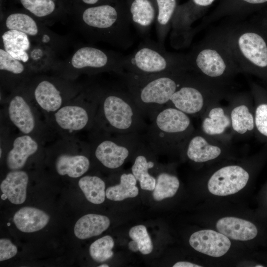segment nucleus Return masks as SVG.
Segmentation results:
<instances>
[{"label": "nucleus", "mask_w": 267, "mask_h": 267, "mask_svg": "<svg viewBox=\"0 0 267 267\" xmlns=\"http://www.w3.org/2000/svg\"><path fill=\"white\" fill-rule=\"evenodd\" d=\"M122 65L124 72L141 75L188 71L186 55L168 52L148 38L133 52L123 56Z\"/></svg>", "instance_id": "0eeeda50"}, {"label": "nucleus", "mask_w": 267, "mask_h": 267, "mask_svg": "<svg viewBox=\"0 0 267 267\" xmlns=\"http://www.w3.org/2000/svg\"><path fill=\"white\" fill-rule=\"evenodd\" d=\"M89 131L90 152L100 164L110 170L120 168L144 140L139 133L114 134L93 129Z\"/></svg>", "instance_id": "1a4fd4ad"}, {"label": "nucleus", "mask_w": 267, "mask_h": 267, "mask_svg": "<svg viewBox=\"0 0 267 267\" xmlns=\"http://www.w3.org/2000/svg\"><path fill=\"white\" fill-rule=\"evenodd\" d=\"M184 147L188 158L197 163L215 159L222 152L220 147L209 143L204 137L199 135L190 136Z\"/></svg>", "instance_id": "393cba45"}, {"label": "nucleus", "mask_w": 267, "mask_h": 267, "mask_svg": "<svg viewBox=\"0 0 267 267\" xmlns=\"http://www.w3.org/2000/svg\"><path fill=\"white\" fill-rule=\"evenodd\" d=\"M215 0H191L187 5L177 9L172 24L171 40L181 45L189 44L194 34L192 24Z\"/></svg>", "instance_id": "4468645a"}, {"label": "nucleus", "mask_w": 267, "mask_h": 267, "mask_svg": "<svg viewBox=\"0 0 267 267\" xmlns=\"http://www.w3.org/2000/svg\"><path fill=\"white\" fill-rule=\"evenodd\" d=\"M204 90V81L188 71L167 105L173 106L188 115L197 114L204 105L206 92Z\"/></svg>", "instance_id": "ddd939ff"}, {"label": "nucleus", "mask_w": 267, "mask_h": 267, "mask_svg": "<svg viewBox=\"0 0 267 267\" xmlns=\"http://www.w3.org/2000/svg\"><path fill=\"white\" fill-rule=\"evenodd\" d=\"M129 249L133 252L139 251L137 243L134 240L130 242L128 244Z\"/></svg>", "instance_id": "a19ab883"}, {"label": "nucleus", "mask_w": 267, "mask_h": 267, "mask_svg": "<svg viewBox=\"0 0 267 267\" xmlns=\"http://www.w3.org/2000/svg\"><path fill=\"white\" fill-rule=\"evenodd\" d=\"M49 219V216L41 210L24 207L15 213L13 222L20 231L31 233L43 229L48 223Z\"/></svg>", "instance_id": "b1692460"}, {"label": "nucleus", "mask_w": 267, "mask_h": 267, "mask_svg": "<svg viewBox=\"0 0 267 267\" xmlns=\"http://www.w3.org/2000/svg\"><path fill=\"white\" fill-rule=\"evenodd\" d=\"M82 1L85 4L88 5H94L97 3L99 0H82Z\"/></svg>", "instance_id": "79ce46f5"}, {"label": "nucleus", "mask_w": 267, "mask_h": 267, "mask_svg": "<svg viewBox=\"0 0 267 267\" xmlns=\"http://www.w3.org/2000/svg\"><path fill=\"white\" fill-rule=\"evenodd\" d=\"M157 9L156 30L157 42L164 46L166 37L172 28L177 9L178 0H155Z\"/></svg>", "instance_id": "a878e982"}, {"label": "nucleus", "mask_w": 267, "mask_h": 267, "mask_svg": "<svg viewBox=\"0 0 267 267\" xmlns=\"http://www.w3.org/2000/svg\"><path fill=\"white\" fill-rule=\"evenodd\" d=\"M59 78L41 77L25 84L31 98L45 121L76 96L83 88L75 86L67 79Z\"/></svg>", "instance_id": "9d476101"}, {"label": "nucleus", "mask_w": 267, "mask_h": 267, "mask_svg": "<svg viewBox=\"0 0 267 267\" xmlns=\"http://www.w3.org/2000/svg\"><path fill=\"white\" fill-rule=\"evenodd\" d=\"M123 56L114 51L91 46H82L70 58L69 67L71 70L66 74V79L69 74L73 76V74H94L103 72H112L121 76L124 72L122 65Z\"/></svg>", "instance_id": "f8f14e48"}, {"label": "nucleus", "mask_w": 267, "mask_h": 267, "mask_svg": "<svg viewBox=\"0 0 267 267\" xmlns=\"http://www.w3.org/2000/svg\"><path fill=\"white\" fill-rule=\"evenodd\" d=\"M8 124L19 134L30 135L45 144L53 134L24 84L12 91L4 102Z\"/></svg>", "instance_id": "6e6552de"}, {"label": "nucleus", "mask_w": 267, "mask_h": 267, "mask_svg": "<svg viewBox=\"0 0 267 267\" xmlns=\"http://www.w3.org/2000/svg\"><path fill=\"white\" fill-rule=\"evenodd\" d=\"M188 72L152 75L124 72L121 76L144 117L151 121L159 111L167 105Z\"/></svg>", "instance_id": "7ed1b4c3"}, {"label": "nucleus", "mask_w": 267, "mask_h": 267, "mask_svg": "<svg viewBox=\"0 0 267 267\" xmlns=\"http://www.w3.org/2000/svg\"><path fill=\"white\" fill-rule=\"evenodd\" d=\"M131 238L137 244L139 251L143 255L151 253L153 246L146 227L143 225L132 227L129 232Z\"/></svg>", "instance_id": "c9c22d12"}, {"label": "nucleus", "mask_w": 267, "mask_h": 267, "mask_svg": "<svg viewBox=\"0 0 267 267\" xmlns=\"http://www.w3.org/2000/svg\"><path fill=\"white\" fill-rule=\"evenodd\" d=\"M238 2H237L234 4H232L225 8H223L221 10L218 11L215 13L213 14L211 16L207 18L205 20L206 23H210L217 19L218 18L222 17L223 16L227 15H233L236 10V9L240 6L241 4L243 5L242 7H244L245 4L249 5L259 4L267 2V0H238Z\"/></svg>", "instance_id": "e433bc0d"}, {"label": "nucleus", "mask_w": 267, "mask_h": 267, "mask_svg": "<svg viewBox=\"0 0 267 267\" xmlns=\"http://www.w3.org/2000/svg\"><path fill=\"white\" fill-rule=\"evenodd\" d=\"M17 253L16 246L6 238L0 239V261L8 260L15 256Z\"/></svg>", "instance_id": "58836bf2"}, {"label": "nucleus", "mask_w": 267, "mask_h": 267, "mask_svg": "<svg viewBox=\"0 0 267 267\" xmlns=\"http://www.w3.org/2000/svg\"><path fill=\"white\" fill-rule=\"evenodd\" d=\"M231 125L238 134H244L252 131L255 126V119L249 108L241 104L234 107L230 114Z\"/></svg>", "instance_id": "473e14b6"}, {"label": "nucleus", "mask_w": 267, "mask_h": 267, "mask_svg": "<svg viewBox=\"0 0 267 267\" xmlns=\"http://www.w3.org/2000/svg\"><path fill=\"white\" fill-rule=\"evenodd\" d=\"M7 30H15L26 34L30 37L40 38L43 34L41 26L30 15L23 13H13L5 19Z\"/></svg>", "instance_id": "cd10ccee"}, {"label": "nucleus", "mask_w": 267, "mask_h": 267, "mask_svg": "<svg viewBox=\"0 0 267 267\" xmlns=\"http://www.w3.org/2000/svg\"><path fill=\"white\" fill-rule=\"evenodd\" d=\"M189 243L196 251L213 257L222 256L231 246L227 236L212 229H203L193 233Z\"/></svg>", "instance_id": "f3484780"}, {"label": "nucleus", "mask_w": 267, "mask_h": 267, "mask_svg": "<svg viewBox=\"0 0 267 267\" xmlns=\"http://www.w3.org/2000/svg\"><path fill=\"white\" fill-rule=\"evenodd\" d=\"M191 131L189 115L167 105L150 121L143 137L154 152H166L184 147Z\"/></svg>", "instance_id": "423d86ee"}, {"label": "nucleus", "mask_w": 267, "mask_h": 267, "mask_svg": "<svg viewBox=\"0 0 267 267\" xmlns=\"http://www.w3.org/2000/svg\"><path fill=\"white\" fill-rule=\"evenodd\" d=\"M186 59L188 71L202 80H222L241 71L224 28L212 32L194 46Z\"/></svg>", "instance_id": "f257e3e1"}, {"label": "nucleus", "mask_w": 267, "mask_h": 267, "mask_svg": "<svg viewBox=\"0 0 267 267\" xmlns=\"http://www.w3.org/2000/svg\"><path fill=\"white\" fill-rule=\"evenodd\" d=\"M128 13L132 24L140 35L145 36L156 21V6L151 0H132Z\"/></svg>", "instance_id": "aec40b11"}, {"label": "nucleus", "mask_w": 267, "mask_h": 267, "mask_svg": "<svg viewBox=\"0 0 267 267\" xmlns=\"http://www.w3.org/2000/svg\"><path fill=\"white\" fill-rule=\"evenodd\" d=\"M156 179V185L152 194L155 200L161 201L176 194L179 186V181L176 176L161 172Z\"/></svg>", "instance_id": "2f4dec72"}, {"label": "nucleus", "mask_w": 267, "mask_h": 267, "mask_svg": "<svg viewBox=\"0 0 267 267\" xmlns=\"http://www.w3.org/2000/svg\"><path fill=\"white\" fill-rule=\"evenodd\" d=\"M45 144L34 137L18 134L11 138L9 148L5 157V163L10 170H18L25 166L31 156L43 149Z\"/></svg>", "instance_id": "dca6fc26"}, {"label": "nucleus", "mask_w": 267, "mask_h": 267, "mask_svg": "<svg viewBox=\"0 0 267 267\" xmlns=\"http://www.w3.org/2000/svg\"><path fill=\"white\" fill-rule=\"evenodd\" d=\"M114 246V242L111 236H103L90 245L89 248L90 256L97 262L106 261L113 257V252L112 249Z\"/></svg>", "instance_id": "72a5a7b5"}, {"label": "nucleus", "mask_w": 267, "mask_h": 267, "mask_svg": "<svg viewBox=\"0 0 267 267\" xmlns=\"http://www.w3.org/2000/svg\"><path fill=\"white\" fill-rule=\"evenodd\" d=\"M89 39L127 49L134 43L129 13L104 4L86 8L79 21Z\"/></svg>", "instance_id": "20e7f679"}, {"label": "nucleus", "mask_w": 267, "mask_h": 267, "mask_svg": "<svg viewBox=\"0 0 267 267\" xmlns=\"http://www.w3.org/2000/svg\"><path fill=\"white\" fill-rule=\"evenodd\" d=\"M153 152L144 138L134 153L132 173L143 190H153L156 185V178L149 172V170L153 169L155 165L154 160L151 158Z\"/></svg>", "instance_id": "a211bd4d"}, {"label": "nucleus", "mask_w": 267, "mask_h": 267, "mask_svg": "<svg viewBox=\"0 0 267 267\" xmlns=\"http://www.w3.org/2000/svg\"><path fill=\"white\" fill-rule=\"evenodd\" d=\"M137 180L132 173H123L120 177L118 184L108 187L106 190V197L115 201H122L128 198L137 196L138 189L136 186Z\"/></svg>", "instance_id": "c85d7f7f"}, {"label": "nucleus", "mask_w": 267, "mask_h": 267, "mask_svg": "<svg viewBox=\"0 0 267 267\" xmlns=\"http://www.w3.org/2000/svg\"><path fill=\"white\" fill-rule=\"evenodd\" d=\"M249 178L248 173L237 165L227 166L215 172L208 182L209 192L224 196L235 194L242 189Z\"/></svg>", "instance_id": "2eb2a0df"}, {"label": "nucleus", "mask_w": 267, "mask_h": 267, "mask_svg": "<svg viewBox=\"0 0 267 267\" xmlns=\"http://www.w3.org/2000/svg\"><path fill=\"white\" fill-rule=\"evenodd\" d=\"M101 87H84L80 93L49 116L46 122L53 133L60 137L76 136L91 130L96 114Z\"/></svg>", "instance_id": "39448f33"}, {"label": "nucleus", "mask_w": 267, "mask_h": 267, "mask_svg": "<svg viewBox=\"0 0 267 267\" xmlns=\"http://www.w3.org/2000/svg\"><path fill=\"white\" fill-rule=\"evenodd\" d=\"M230 125V119L225 114L223 109L216 107L211 109L208 117L203 119L201 128L206 134L216 135L223 134Z\"/></svg>", "instance_id": "7c9ffc66"}, {"label": "nucleus", "mask_w": 267, "mask_h": 267, "mask_svg": "<svg viewBox=\"0 0 267 267\" xmlns=\"http://www.w3.org/2000/svg\"><path fill=\"white\" fill-rule=\"evenodd\" d=\"M216 228L219 232L235 240H250L255 238L258 234L257 228L254 223L236 217L220 219L216 223Z\"/></svg>", "instance_id": "412c9836"}, {"label": "nucleus", "mask_w": 267, "mask_h": 267, "mask_svg": "<svg viewBox=\"0 0 267 267\" xmlns=\"http://www.w3.org/2000/svg\"><path fill=\"white\" fill-rule=\"evenodd\" d=\"M99 267H108L109 266L107 264H102L98 266Z\"/></svg>", "instance_id": "37998d69"}, {"label": "nucleus", "mask_w": 267, "mask_h": 267, "mask_svg": "<svg viewBox=\"0 0 267 267\" xmlns=\"http://www.w3.org/2000/svg\"><path fill=\"white\" fill-rule=\"evenodd\" d=\"M48 146L56 153L54 164L59 175L78 178L89 170V159L83 153L90 149L89 142L82 141L77 136H65Z\"/></svg>", "instance_id": "9b49d317"}, {"label": "nucleus", "mask_w": 267, "mask_h": 267, "mask_svg": "<svg viewBox=\"0 0 267 267\" xmlns=\"http://www.w3.org/2000/svg\"><path fill=\"white\" fill-rule=\"evenodd\" d=\"M255 125L258 131L267 137V103L258 105L255 111Z\"/></svg>", "instance_id": "4c0bfd02"}, {"label": "nucleus", "mask_w": 267, "mask_h": 267, "mask_svg": "<svg viewBox=\"0 0 267 267\" xmlns=\"http://www.w3.org/2000/svg\"><path fill=\"white\" fill-rule=\"evenodd\" d=\"M110 224V220L106 216L89 214L77 221L74 232L78 238L86 239L101 234L109 227Z\"/></svg>", "instance_id": "bb28decb"}, {"label": "nucleus", "mask_w": 267, "mask_h": 267, "mask_svg": "<svg viewBox=\"0 0 267 267\" xmlns=\"http://www.w3.org/2000/svg\"><path fill=\"white\" fill-rule=\"evenodd\" d=\"M78 185L89 202L100 204L104 201L105 183L99 177L89 175L82 177L79 180Z\"/></svg>", "instance_id": "c756f323"}, {"label": "nucleus", "mask_w": 267, "mask_h": 267, "mask_svg": "<svg viewBox=\"0 0 267 267\" xmlns=\"http://www.w3.org/2000/svg\"><path fill=\"white\" fill-rule=\"evenodd\" d=\"M202 266L198 265L189 262L180 261L178 262L173 265V267H201Z\"/></svg>", "instance_id": "ea45409f"}, {"label": "nucleus", "mask_w": 267, "mask_h": 267, "mask_svg": "<svg viewBox=\"0 0 267 267\" xmlns=\"http://www.w3.org/2000/svg\"><path fill=\"white\" fill-rule=\"evenodd\" d=\"M24 7L38 18H45L53 13L55 4L53 0H20Z\"/></svg>", "instance_id": "f704fd0d"}, {"label": "nucleus", "mask_w": 267, "mask_h": 267, "mask_svg": "<svg viewBox=\"0 0 267 267\" xmlns=\"http://www.w3.org/2000/svg\"><path fill=\"white\" fill-rule=\"evenodd\" d=\"M255 267H264V266H262V265H259H259H257V266H256Z\"/></svg>", "instance_id": "c03bdc74"}, {"label": "nucleus", "mask_w": 267, "mask_h": 267, "mask_svg": "<svg viewBox=\"0 0 267 267\" xmlns=\"http://www.w3.org/2000/svg\"><path fill=\"white\" fill-rule=\"evenodd\" d=\"M26 65L9 55L3 48L0 49L1 82L11 89V92L27 82L29 70Z\"/></svg>", "instance_id": "6ab92c4d"}, {"label": "nucleus", "mask_w": 267, "mask_h": 267, "mask_svg": "<svg viewBox=\"0 0 267 267\" xmlns=\"http://www.w3.org/2000/svg\"><path fill=\"white\" fill-rule=\"evenodd\" d=\"M3 48L13 57L27 63L29 62L31 49L30 37L15 30H7L1 36Z\"/></svg>", "instance_id": "5701e85b"}, {"label": "nucleus", "mask_w": 267, "mask_h": 267, "mask_svg": "<svg viewBox=\"0 0 267 267\" xmlns=\"http://www.w3.org/2000/svg\"><path fill=\"white\" fill-rule=\"evenodd\" d=\"M28 181L29 176L25 171H10L1 181L0 190L11 203L21 204L26 199Z\"/></svg>", "instance_id": "4be33fe9"}, {"label": "nucleus", "mask_w": 267, "mask_h": 267, "mask_svg": "<svg viewBox=\"0 0 267 267\" xmlns=\"http://www.w3.org/2000/svg\"><path fill=\"white\" fill-rule=\"evenodd\" d=\"M132 95L119 89L101 87L92 129L114 134H141L148 125Z\"/></svg>", "instance_id": "f03ea898"}]
</instances>
